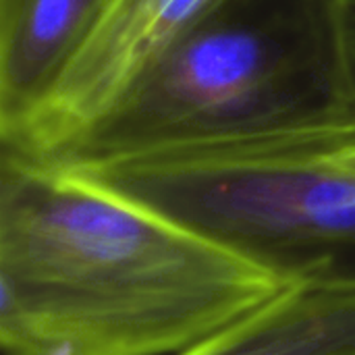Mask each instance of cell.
Wrapping results in <instances>:
<instances>
[{"label": "cell", "mask_w": 355, "mask_h": 355, "mask_svg": "<svg viewBox=\"0 0 355 355\" xmlns=\"http://www.w3.org/2000/svg\"><path fill=\"white\" fill-rule=\"evenodd\" d=\"M212 0H106L89 35L69 62L64 83L85 100L121 96L158 52L162 40L193 21Z\"/></svg>", "instance_id": "5"}, {"label": "cell", "mask_w": 355, "mask_h": 355, "mask_svg": "<svg viewBox=\"0 0 355 355\" xmlns=\"http://www.w3.org/2000/svg\"><path fill=\"white\" fill-rule=\"evenodd\" d=\"M106 0H0V133L50 92Z\"/></svg>", "instance_id": "3"}, {"label": "cell", "mask_w": 355, "mask_h": 355, "mask_svg": "<svg viewBox=\"0 0 355 355\" xmlns=\"http://www.w3.org/2000/svg\"><path fill=\"white\" fill-rule=\"evenodd\" d=\"M339 37L347 83L355 100V0H339Z\"/></svg>", "instance_id": "6"}, {"label": "cell", "mask_w": 355, "mask_h": 355, "mask_svg": "<svg viewBox=\"0 0 355 355\" xmlns=\"http://www.w3.org/2000/svg\"><path fill=\"white\" fill-rule=\"evenodd\" d=\"M355 106L339 0H214L60 160L79 166Z\"/></svg>", "instance_id": "2"}, {"label": "cell", "mask_w": 355, "mask_h": 355, "mask_svg": "<svg viewBox=\"0 0 355 355\" xmlns=\"http://www.w3.org/2000/svg\"><path fill=\"white\" fill-rule=\"evenodd\" d=\"M175 355H355V287L291 283Z\"/></svg>", "instance_id": "4"}, {"label": "cell", "mask_w": 355, "mask_h": 355, "mask_svg": "<svg viewBox=\"0 0 355 355\" xmlns=\"http://www.w3.org/2000/svg\"><path fill=\"white\" fill-rule=\"evenodd\" d=\"M287 285L202 231L2 154L4 355H175Z\"/></svg>", "instance_id": "1"}]
</instances>
